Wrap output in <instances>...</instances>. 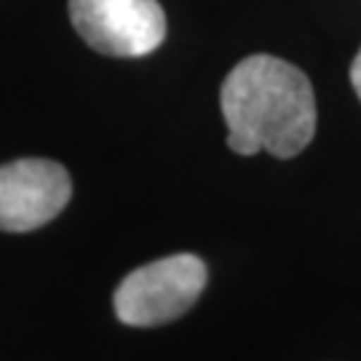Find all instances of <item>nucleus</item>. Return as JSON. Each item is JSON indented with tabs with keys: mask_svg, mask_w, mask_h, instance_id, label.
<instances>
[{
	"mask_svg": "<svg viewBox=\"0 0 361 361\" xmlns=\"http://www.w3.org/2000/svg\"><path fill=\"white\" fill-rule=\"evenodd\" d=\"M350 83H353L356 97L361 99V49H359V54H356V59H353V65H350Z\"/></svg>",
	"mask_w": 361,
	"mask_h": 361,
	"instance_id": "5",
	"label": "nucleus"
},
{
	"mask_svg": "<svg viewBox=\"0 0 361 361\" xmlns=\"http://www.w3.org/2000/svg\"><path fill=\"white\" fill-rule=\"evenodd\" d=\"M73 195L67 169L49 158H19L0 166V231L30 233L62 214Z\"/></svg>",
	"mask_w": 361,
	"mask_h": 361,
	"instance_id": "4",
	"label": "nucleus"
},
{
	"mask_svg": "<svg viewBox=\"0 0 361 361\" xmlns=\"http://www.w3.org/2000/svg\"><path fill=\"white\" fill-rule=\"evenodd\" d=\"M209 279L195 255H169L131 271L113 295V308L126 326H158L185 316L198 302Z\"/></svg>",
	"mask_w": 361,
	"mask_h": 361,
	"instance_id": "2",
	"label": "nucleus"
},
{
	"mask_svg": "<svg viewBox=\"0 0 361 361\" xmlns=\"http://www.w3.org/2000/svg\"><path fill=\"white\" fill-rule=\"evenodd\" d=\"M80 38L104 56H145L166 38V13L158 0H70Z\"/></svg>",
	"mask_w": 361,
	"mask_h": 361,
	"instance_id": "3",
	"label": "nucleus"
},
{
	"mask_svg": "<svg viewBox=\"0 0 361 361\" xmlns=\"http://www.w3.org/2000/svg\"><path fill=\"white\" fill-rule=\"evenodd\" d=\"M228 147L238 155L302 153L316 134V97L308 75L279 56L255 54L233 67L219 91Z\"/></svg>",
	"mask_w": 361,
	"mask_h": 361,
	"instance_id": "1",
	"label": "nucleus"
}]
</instances>
